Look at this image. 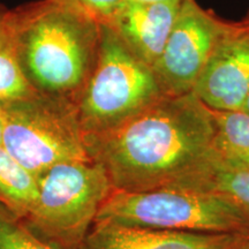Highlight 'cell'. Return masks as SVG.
Returning a JSON list of instances; mask_svg holds the SVG:
<instances>
[{
	"mask_svg": "<svg viewBox=\"0 0 249 249\" xmlns=\"http://www.w3.org/2000/svg\"><path fill=\"white\" fill-rule=\"evenodd\" d=\"M87 147L124 192L191 189L217 157L210 108L193 92L164 95Z\"/></svg>",
	"mask_w": 249,
	"mask_h": 249,
	"instance_id": "1",
	"label": "cell"
},
{
	"mask_svg": "<svg viewBox=\"0 0 249 249\" xmlns=\"http://www.w3.org/2000/svg\"><path fill=\"white\" fill-rule=\"evenodd\" d=\"M12 12L30 85L77 107L97 60L103 24L64 0H36Z\"/></svg>",
	"mask_w": 249,
	"mask_h": 249,
	"instance_id": "2",
	"label": "cell"
},
{
	"mask_svg": "<svg viewBox=\"0 0 249 249\" xmlns=\"http://www.w3.org/2000/svg\"><path fill=\"white\" fill-rule=\"evenodd\" d=\"M163 96L154 68L103 24L97 60L76 107L86 142L116 128Z\"/></svg>",
	"mask_w": 249,
	"mask_h": 249,
	"instance_id": "3",
	"label": "cell"
},
{
	"mask_svg": "<svg viewBox=\"0 0 249 249\" xmlns=\"http://www.w3.org/2000/svg\"><path fill=\"white\" fill-rule=\"evenodd\" d=\"M112 191L95 160L57 164L39 177L38 196L23 220L54 248L80 249Z\"/></svg>",
	"mask_w": 249,
	"mask_h": 249,
	"instance_id": "4",
	"label": "cell"
},
{
	"mask_svg": "<svg viewBox=\"0 0 249 249\" xmlns=\"http://www.w3.org/2000/svg\"><path fill=\"white\" fill-rule=\"evenodd\" d=\"M95 223L167 231L249 234L248 220L233 205L210 193L186 188L145 192L113 189Z\"/></svg>",
	"mask_w": 249,
	"mask_h": 249,
	"instance_id": "5",
	"label": "cell"
},
{
	"mask_svg": "<svg viewBox=\"0 0 249 249\" xmlns=\"http://www.w3.org/2000/svg\"><path fill=\"white\" fill-rule=\"evenodd\" d=\"M2 148L39 178L54 165L93 160L77 119L76 105L40 95L0 104Z\"/></svg>",
	"mask_w": 249,
	"mask_h": 249,
	"instance_id": "6",
	"label": "cell"
},
{
	"mask_svg": "<svg viewBox=\"0 0 249 249\" xmlns=\"http://www.w3.org/2000/svg\"><path fill=\"white\" fill-rule=\"evenodd\" d=\"M233 29L196 0H183L154 71L165 96L194 91L218 45Z\"/></svg>",
	"mask_w": 249,
	"mask_h": 249,
	"instance_id": "7",
	"label": "cell"
},
{
	"mask_svg": "<svg viewBox=\"0 0 249 249\" xmlns=\"http://www.w3.org/2000/svg\"><path fill=\"white\" fill-rule=\"evenodd\" d=\"M249 92V31L233 22L196 83L193 93L208 107L241 110Z\"/></svg>",
	"mask_w": 249,
	"mask_h": 249,
	"instance_id": "8",
	"label": "cell"
},
{
	"mask_svg": "<svg viewBox=\"0 0 249 249\" xmlns=\"http://www.w3.org/2000/svg\"><path fill=\"white\" fill-rule=\"evenodd\" d=\"M248 235L167 231L95 223L80 249H239Z\"/></svg>",
	"mask_w": 249,
	"mask_h": 249,
	"instance_id": "9",
	"label": "cell"
},
{
	"mask_svg": "<svg viewBox=\"0 0 249 249\" xmlns=\"http://www.w3.org/2000/svg\"><path fill=\"white\" fill-rule=\"evenodd\" d=\"M183 0L124 1L107 23L140 59L154 67L176 23Z\"/></svg>",
	"mask_w": 249,
	"mask_h": 249,
	"instance_id": "10",
	"label": "cell"
},
{
	"mask_svg": "<svg viewBox=\"0 0 249 249\" xmlns=\"http://www.w3.org/2000/svg\"><path fill=\"white\" fill-rule=\"evenodd\" d=\"M38 96L40 93L30 85L21 65L13 12L0 2V104Z\"/></svg>",
	"mask_w": 249,
	"mask_h": 249,
	"instance_id": "11",
	"label": "cell"
},
{
	"mask_svg": "<svg viewBox=\"0 0 249 249\" xmlns=\"http://www.w3.org/2000/svg\"><path fill=\"white\" fill-rule=\"evenodd\" d=\"M192 189L210 193L235 208L249 223V165L218 156Z\"/></svg>",
	"mask_w": 249,
	"mask_h": 249,
	"instance_id": "12",
	"label": "cell"
},
{
	"mask_svg": "<svg viewBox=\"0 0 249 249\" xmlns=\"http://www.w3.org/2000/svg\"><path fill=\"white\" fill-rule=\"evenodd\" d=\"M39 178L0 147V203L26 218L38 196Z\"/></svg>",
	"mask_w": 249,
	"mask_h": 249,
	"instance_id": "13",
	"label": "cell"
},
{
	"mask_svg": "<svg viewBox=\"0 0 249 249\" xmlns=\"http://www.w3.org/2000/svg\"><path fill=\"white\" fill-rule=\"evenodd\" d=\"M210 113L218 156L224 160L249 165V114L242 110L220 111L213 108H210Z\"/></svg>",
	"mask_w": 249,
	"mask_h": 249,
	"instance_id": "14",
	"label": "cell"
},
{
	"mask_svg": "<svg viewBox=\"0 0 249 249\" xmlns=\"http://www.w3.org/2000/svg\"><path fill=\"white\" fill-rule=\"evenodd\" d=\"M0 249H57L30 230L26 222L0 203Z\"/></svg>",
	"mask_w": 249,
	"mask_h": 249,
	"instance_id": "15",
	"label": "cell"
},
{
	"mask_svg": "<svg viewBox=\"0 0 249 249\" xmlns=\"http://www.w3.org/2000/svg\"><path fill=\"white\" fill-rule=\"evenodd\" d=\"M64 1L86 12L102 24H107L126 0H64Z\"/></svg>",
	"mask_w": 249,
	"mask_h": 249,
	"instance_id": "16",
	"label": "cell"
},
{
	"mask_svg": "<svg viewBox=\"0 0 249 249\" xmlns=\"http://www.w3.org/2000/svg\"><path fill=\"white\" fill-rule=\"evenodd\" d=\"M238 24H239V27L241 28V29H244L246 31H249V13H248L247 17L244 18V20L239 21Z\"/></svg>",
	"mask_w": 249,
	"mask_h": 249,
	"instance_id": "17",
	"label": "cell"
},
{
	"mask_svg": "<svg viewBox=\"0 0 249 249\" xmlns=\"http://www.w3.org/2000/svg\"><path fill=\"white\" fill-rule=\"evenodd\" d=\"M241 110H242V111H245L246 113H248V114H249V92H248L247 97H246V99H245L244 104H242Z\"/></svg>",
	"mask_w": 249,
	"mask_h": 249,
	"instance_id": "18",
	"label": "cell"
},
{
	"mask_svg": "<svg viewBox=\"0 0 249 249\" xmlns=\"http://www.w3.org/2000/svg\"><path fill=\"white\" fill-rule=\"evenodd\" d=\"M2 144V117H1V111H0V147Z\"/></svg>",
	"mask_w": 249,
	"mask_h": 249,
	"instance_id": "19",
	"label": "cell"
},
{
	"mask_svg": "<svg viewBox=\"0 0 249 249\" xmlns=\"http://www.w3.org/2000/svg\"><path fill=\"white\" fill-rule=\"evenodd\" d=\"M239 249H249V235L245 239V241L242 242V245L240 246V248Z\"/></svg>",
	"mask_w": 249,
	"mask_h": 249,
	"instance_id": "20",
	"label": "cell"
},
{
	"mask_svg": "<svg viewBox=\"0 0 249 249\" xmlns=\"http://www.w3.org/2000/svg\"><path fill=\"white\" fill-rule=\"evenodd\" d=\"M126 1H165V0H126Z\"/></svg>",
	"mask_w": 249,
	"mask_h": 249,
	"instance_id": "21",
	"label": "cell"
}]
</instances>
